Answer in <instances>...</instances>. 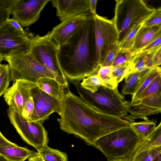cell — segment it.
I'll list each match as a JSON object with an SVG mask.
<instances>
[{
  "label": "cell",
  "mask_w": 161,
  "mask_h": 161,
  "mask_svg": "<svg viewBox=\"0 0 161 161\" xmlns=\"http://www.w3.org/2000/svg\"><path fill=\"white\" fill-rule=\"evenodd\" d=\"M153 161H161V154L157 156Z\"/></svg>",
  "instance_id": "45"
},
{
  "label": "cell",
  "mask_w": 161,
  "mask_h": 161,
  "mask_svg": "<svg viewBox=\"0 0 161 161\" xmlns=\"http://www.w3.org/2000/svg\"><path fill=\"white\" fill-rule=\"evenodd\" d=\"M160 92H161V74L159 75L152 81L132 107L136 103Z\"/></svg>",
  "instance_id": "29"
},
{
  "label": "cell",
  "mask_w": 161,
  "mask_h": 161,
  "mask_svg": "<svg viewBox=\"0 0 161 161\" xmlns=\"http://www.w3.org/2000/svg\"><path fill=\"white\" fill-rule=\"evenodd\" d=\"M36 85L49 95L60 101L63 99L66 88L55 79L42 77L38 80Z\"/></svg>",
  "instance_id": "19"
},
{
  "label": "cell",
  "mask_w": 161,
  "mask_h": 161,
  "mask_svg": "<svg viewBox=\"0 0 161 161\" xmlns=\"http://www.w3.org/2000/svg\"><path fill=\"white\" fill-rule=\"evenodd\" d=\"M161 154V147L145 151L134 156L130 161H153Z\"/></svg>",
  "instance_id": "31"
},
{
  "label": "cell",
  "mask_w": 161,
  "mask_h": 161,
  "mask_svg": "<svg viewBox=\"0 0 161 161\" xmlns=\"http://www.w3.org/2000/svg\"><path fill=\"white\" fill-rule=\"evenodd\" d=\"M3 60V57L0 56V64H1V63L2 61Z\"/></svg>",
  "instance_id": "46"
},
{
  "label": "cell",
  "mask_w": 161,
  "mask_h": 161,
  "mask_svg": "<svg viewBox=\"0 0 161 161\" xmlns=\"http://www.w3.org/2000/svg\"><path fill=\"white\" fill-rule=\"evenodd\" d=\"M138 135L130 127L107 134L97 140L93 146L100 150L108 161L120 158L130 160L147 140Z\"/></svg>",
  "instance_id": "3"
},
{
  "label": "cell",
  "mask_w": 161,
  "mask_h": 161,
  "mask_svg": "<svg viewBox=\"0 0 161 161\" xmlns=\"http://www.w3.org/2000/svg\"><path fill=\"white\" fill-rule=\"evenodd\" d=\"M9 24L21 33L24 34H29L23 29L20 24L16 20L12 19H9L7 21Z\"/></svg>",
  "instance_id": "40"
},
{
  "label": "cell",
  "mask_w": 161,
  "mask_h": 161,
  "mask_svg": "<svg viewBox=\"0 0 161 161\" xmlns=\"http://www.w3.org/2000/svg\"><path fill=\"white\" fill-rule=\"evenodd\" d=\"M28 161H44L39 154L32 156L28 158Z\"/></svg>",
  "instance_id": "43"
},
{
  "label": "cell",
  "mask_w": 161,
  "mask_h": 161,
  "mask_svg": "<svg viewBox=\"0 0 161 161\" xmlns=\"http://www.w3.org/2000/svg\"><path fill=\"white\" fill-rule=\"evenodd\" d=\"M15 0H0V27L9 19Z\"/></svg>",
  "instance_id": "30"
},
{
  "label": "cell",
  "mask_w": 161,
  "mask_h": 161,
  "mask_svg": "<svg viewBox=\"0 0 161 161\" xmlns=\"http://www.w3.org/2000/svg\"><path fill=\"white\" fill-rule=\"evenodd\" d=\"M156 119H149L138 122H134L130 125L139 136L146 138L153 132L156 127Z\"/></svg>",
  "instance_id": "21"
},
{
  "label": "cell",
  "mask_w": 161,
  "mask_h": 161,
  "mask_svg": "<svg viewBox=\"0 0 161 161\" xmlns=\"http://www.w3.org/2000/svg\"><path fill=\"white\" fill-rule=\"evenodd\" d=\"M57 58L67 79L79 81L97 74L100 68L97 59L95 22L90 14L61 45Z\"/></svg>",
  "instance_id": "2"
},
{
  "label": "cell",
  "mask_w": 161,
  "mask_h": 161,
  "mask_svg": "<svg viewBox=\"0 0 161 161\" xmlns=\"http://www.w3.org/2000/svg\"><path fill=\"white\" fill-rule=\"evenodd\" d=\"M34 103L31 96L25 103L22 115L28 121L31 122V117L34 109Z\"/></svg>",
  "instance_id": "36"
},
{
  "label": "cell",
  "mask_w": 161,
  "mask_h": 161,
  "mask_svg": "<svg viewBox=\"0 0 161 161\" xmlns=\"http://www.w3.org/2000/svg\"><path fill=\"white\" fill-rule=\"evenodd\" d=\"M44 161H68V156L66 153L45 146L37 151Z\"/></svg>",
  "instance_id": "22"
},
{
  "label": "cell",
  "mask_w": 161,
  "mask_h": 161,
  "mask_svg": "<svg viewBox=\"0 0 161 161\" xmlns=\"http://www.w3.org/2000/svg\"><path fill=\"white\" fill-rule=\"evenodd\" d=\"M160 74H161L160 67L156 66L152 68L147 78L142 82L136 92L132 95L131 100L130 102L132 106L138 100L146 88L152 81Z\"/></svg>",
  "instance_id": "23"
},
{
  "label": "cell",
  "mask_w": 161,
  "mask_h": 161,
  "mask_svg": "<svg viewBox=\"0 0 161 161\" xmlns=\"http://www.w3.org/2000/svg\"><path fill=\"white\" fill-rule=\"evenodd\" d=\"M32 37L29 34L21 33L6 22L0 27V56H12L29 53Z\"/></svg>",
  "instance_id": "9"
},
{
  "label": "cell",
  "mask_w": 161,
  "mask_h": 161,
  "mask_svg": "<svg viewBox=\"0 0 161 161\" xmlns=\"http://www.w3.org/2000/svg\"><path fill=\"white\" fill-rule=\"evenodd\" d=\"M144 22L137 25L130 31L124 39L119 44L120 50H130L132 48L136 36Z\"/></svg>",
  "instance_id": "28"
},
{
  "label": "cell",
  "mask_w": 161,
  "mask_h": 161,
  "mask_svg": "<svg viewBox=\"0 0 161 161\" xmlns=\"http://www.w3.org/2000/svg\"><path fill=\"white\" fill-rule=\"evenodd\" d=\"M108 161H130V160L129 158H120L112 159Z\"/></svg>",
  "instance_id": "44"
},
{
  "label": "cell",
  "mask_w": 161,
  "mask_h": 161,
  "mask_svg": "<svg viewBox=\"0 0 161 161\" xmlns=\"http://www.w3.org/2000/svg\"><path fill=\"white\" fill-rule=\"evenodd\" d=\"M11 80L10 69L8 64H0V97L5 92Z\"/></svg>",
  "instance_id": "27"
},
{
  "label": "cell",
  "mask_w": 161,
  "mask_h": 161,
  "mask_svg": "<svg viewBox=\"0 0 161 161\" xmlns=\"http://www.w3.org/2000/svg\"><path fill=\"white\" fill-rule=\"evenodd\" d=\"M32 84L21 80L13 81L3 96L9 107L16 108L22 114L25 103L31 97L30 91Z\"/></svg>",
  "instance_id": "13"
},
{
  "label": "cell",
  "mask_w": 161,
  "mask_h": 161,
  "mask_svg": "<svg viewBox=\"0 0 161 161\" xmlns=\"http://www.w3.org/2000/svg\"><path fill=\"white\" fill-rule=\"evenodd\" d=\"M153 61L155 66H159L161 64V47L155 52L153 57Z\"/></svg>",
  "instance_id": "39"
},
{
  "label": "cell",
  "mask_w": 161,
  "mask_h": 161,
  "mask_svg": "<svg viewBox=\"0 0 161 161\" xmlns=\"http://www.w3.org/2000/svg\"><path fill=\"white\" fill-rule=\"evenodd\" d=\"M30 92L34 105L31 122H36L43 124L52 114L58 113L61 101L46 93L35 84L32 83Z\"/></svg>",
  "instance_id": "11"
},
{
  "label": "cell",
  "mask_w": 161,
  "mask_h": 161,
  "mask_svg": "<svg viewBox=\"0 0 161 161\" xmlns=\"http://www.w3.org/2000/svg\"><path fill=\"white\" fill-rule=\"evenodd\" d=\"M136 55L132 54L130 50L119 49L113 63L112 66L115 67L126 64L130 62Z\"/></svg>",
  "instance_id": "32"
},
{
  "label": "cell",
  "mask_w": 161,
  "mask_h": 161,
  "mask_svg": "<svg viewBox=\"0 0 161 161\" xmlns=\"http://www.w3.org/2000/svg\"><path fill=\"white\" fill-rule=\"evenodd\" d=\"M80 84L83 88L92 93L97 91L101 86H103L102 80L97 74L84 78Z\"/></svg>",
  "instance_id": "26"
},
{
  "label": "cell",
  "mask_w": 161,
  "mask_h": 161,
  "mask_svg": "<svg viewBox=\"0 0 161 161\" xmlns=\"http://www.w3.org/2000/svg\"><path fill=\"white\" fill-rule=\"evenodd\" d=\"M112 66H100L97 72L98 75L103 85V86L114 89L117 88L118 83L112 75Z\"/></svg>",
  "instance_id": "24"
},
{
  "label": "cell",
  "mask_w": 161,
  "mask_h": 161,
  "mask_svg": "<svg viewBox=\"0 0 161 161\" xmlns=\"http://www.w3.org/2000/svg\"><path fill=\"white\" fill-rule=\"evenodd\" d=\"M129 114L136 118L147 120V117L161 112V92L135 103Z\"/></svg>",
  "instance_id": "16"
},
{
  "label": "cell",
  "mask_w": 161,
  "mask_h": 161,
  "mask_svg": "<svg viewBox=\"0 0 161 161\" xmlns=\"http://www.w3.org/2000/svg\"><path fill=\"white\" fill-rule=\"evenodd\" d=\"M160 147H161V122L148 136L147 140L139 148L131 159L134 156L142 152Z\"/></svg>",
  "instance_id": "20"
},
{
  "label": "cell",
  "mask_w": 161,
  "mask_h": 161,
  "mask_svg": "<svg viewBox=\"0 0 161 161\" xmlns=\"http://www.w3.org/2000/svg\"><path fill=\"white\" fill-rule=\"evenodd\" d=\"M93 16L97 59L100 66L111 48L119 45V36L113 19H108L97 14Z\"/></svg>",
  "instance_id": "10"
},
{
  "label": "cell",
  "mask_w": 161,
  "mask_h": 161,
  "mask_svg": "<svg viewBox=\"0 0 161 161\" xmlns=\"http://www.w3.org/2000/svg\"><path fill=\"white\" fill-rule=\"evenodd\" d=\"M78 94L85 102L97 111L108 115L121 116L129 114L131 102L126 100L118 88L101 86L92 93L83 88L79 81L74 82Z\"/></svg>",
  "instance_id": "4"
},
{
  "label": "cell",
  "mask_w": 161,
  "mask_h": 161,
  "mask_svg": "<svg viewBox=\"0 0 161 161\" xmlns=\"http://www.w3.org/2000/svg\"><path fill=\"white\" fill-rule=\"evenodd\" d=\"M90 14L88 12L68 18L53 29L50 31L51 36L58 47L85 21Z\"/></svg>",
  "instance_id": "15"
},
{
  "label": "cell",
  "mask_w": 161,
  "mask_h": 161,
  "mask_svg": "<svg viewBox=\"0 0 161 161\" xmlns=\"http://www.w3.org/2000/svg\"><path fill=\"white\" fill-rule=\"evenodd\" d=\"M161 26V8L155 9L150 16L144 22L143 27Z\"/></svg>",
  "instance_id": "33"
},
{
  "label": "cell",
  "mask_w": 161,
  "mask_h": 161,
  "mask_svg": "<svg viewBox=\"0 0 161 161\" xmlns=\"http://www.w3.org/2000/svg\"><path fill=\"white\" fill-rule=\"evenodd\" d=\"M161 35V26L151 27H142L138 31L135 39L131 53L136 55L142 48L146 46Z\"/></svg>",
  "instance_id": "18"
},
{
  "label": "cell",
  "mask_w": 161,
  "mask_h": 161,
  "mask_svg": "<svg viewBox=\"0 0 161 161\" xmlns=\"http://www.w3.org/2000/svg\"><path fill=\"white\" fill-rule=\"evenodd\" d=\"M3 58L8 63L11 81L21 80L36 84L42 77L55 80L53 74L29 53Z\"/></svg>",
  "instance_id": "7"
},
{
  "label": "cell",
  "mask_w": 161,
  "mask_h": 161,
  "mask_svg": "<svg viewBox=\"0 0 161 161\" xmlns=\"http://www.w3.org/2000/svg\"><path fill=\"white\" fill-rule=\"evenodd\" d=\"M58 48L49 31L44 36L37 35L32 38L29 53L53 74L59 84L66 89L69 88L67 79L58 63Z\"/></svg>",
  "instance_id": "6"
},
{
  "label": "cell",
  "mask_w": 161,
  "mask_h": 161,
  "mask_svg": "<svg viewBox=\"0 0 161 161\" xmlns=\"http://www.w3.org/2000/svg\"><path fill=\"white\" fill-rule=\"evenodd\" d=\"M58 114L60 117L57 121L61 130L91 146L99 138L130 126L136 119L130 114L118 116L102 113L74 94L69 88L65 90Z\"/></svg>",
  "instance_id": "1"
},
{
  "label": "cell",
  "mask_w": 161,
  "mask_h": 161,
  "mask_svg": "<svg viewBox=\"0 0 161 161\" xmlns=\"http://www.w3.org/2000/svg\"><path fill=\"white\" fill-rule=\"evenodd\" d=\"M119 50V45L113 46L107 53L100 66H112L113 63Z\"/></svg>",
  "instance_id": "35"
},
{
  "label": "cell",
  "mask_w": 161,
  "mask_h": 161,
  "mask_svg": "<svg viewBox=\"0 0 161 161\" xmlns=\"http://www.w3.org/2000/svg\"><path fill=\"white\" fill-rule=\"evenodd\" d=\"M50 0H15L11 14L13 19L23 27L34 23L41 12Z\"/></svg>",
  "instance_id": "12"
},
{
  "label": "cell",
  "mask_w": 161,
  "mask_h": 161,
  "mask_svg": "<svg viewBox=\"0 0 161 161\" xmlns=\"http://www.w3.org/2000/svg\"><path fill=\"white\" fill-rule=\"evenodd\" d=\"M160 47H161V35L158 36L146 46L142 48L137 53L146 52L156 49Z\"/></svg>",
  "instance_id": "37"
},
{
  "label": "cell",
  "mask_w": 161,
  "mask_h": 161,
  "mask_svg": "<svg viewBox=\"0 0 161 161\" xmlns=\"http://www.w3.org/2000/svg\"><path fill=\"white\" fill-rule=\"evenodd\" d=\"M56 14L62 21L89 12V0H51Z\"/></svg>",
  "instance_id": "14"
},
{
  "label": "cell",
  "mask_w": 161,
  "mask_h": 161,
  "mask_svg": "<svg viewBox=\"0 0 161 161\" xmlns=\"http://www.w3.org/2000/svg\"><path fill=\"white\" fill-rule=\"evenodd\" d=\"M8 115L11 123L23 141L37 151L47 145L49 138L42 124L26 120L16 108L9 107Z\"/></svg>",
  "instance_id": "8"
},
{
  "label": "cell",
  "mask_w": 161,
  "mask_h": 161,
  "mask_svg": "<svg viewBox=\"0 0 161 161\" xmlns=\"http://www.w3.org/2000/svg\"><path fill=\"white\" fill-rule=\"evenodd\" d=\"M158 48L143 53H144L143 60L147 67L152 68L156 67L154 65L153 61V57L154 53Z\"/></svg>",
  "instance_id": "38"
},
{
  "label": "cell",
  "mask_w": 161,
  "mask_h": 161,
  "mask_svg": "<svg viewBox=\"0 0 161 161\" xmlns=\"http://www.w3.org/2000/svg\"><path fill=\"white\" fill-rule=\"evenodd\" d=\"M113 20L119 36V44L136 25L144 22L155 8L142 0H116Z\"/></svg>",
  "instance_id": "5"
},
{
  "label": "cell",
  "mask_w": 161,
  "mask_h": 161,
  "mask_svg": "<svg viewBox=\"0 0 161 161\" xmlns=\"http://www.w3.org/2000/svg\"><path fill=\"white\" fill-rule=\"evenodd\" d=\"M140 72L133 73L125 78L121 91L122 95H133L136 92Z\"/></svg>",
  "instance_id": "25"
},
{
  "label": "cell",
  "mask_w": 161,
  "mask_h": 161,
  "mask_svg": "<svg viewBox=\"0 0 161 161\" xmlns=\"http://www.w3.org/2000/svg\"><path fill=\"white\" fill-rule=\"evenodd\" d=\"M128 63L119 66L113 67L112 75L118 83L121 81L128 75L127 71Z\"/></svg>",
  "instance_id": "34"
},
{
  "label": "cell",
  "mask_w": 161,
  "mask_h": 161,
  "mask_svg": "<svg viewBox=\"0 0 161 161\" xmlns=\"http://www.w3.org/2000/svg\"><path fill=\"white\" fill-rule=\"evenodd\" d=\"M97 0H89V12L93 15H96Z\"/></svg>",
  "instance_id": "42"
},
{
  "label": "cell",
  "mask_w": 161,
  "mask_h": 161,
  "mask_svg": "<svg viewBox=\"0 0 161 161\" xmlns=\"http://www.w3.org/2000/svg\"><path fill=\"white\" fill-rule=\"evenodd\" d=\"M38 154V152L17 145L0 147L1 161H25Z\"/></svg>",
  "instance_id": "17"
},
{
  "label": "cell",
  "mask_w": 161,
  "mask_h": 161,
  "mask_svg": "<svg viewBox=\"0 0 161 161\" xmlns=\"http://www.w3.org/2000/svg\"><path fill=\"white\" fill-rule=\"evenodd\" d=\"M17 145L7 139L0 131V147Z\"/></svg>",
  "instance_id": "41"
}]
</instances>
